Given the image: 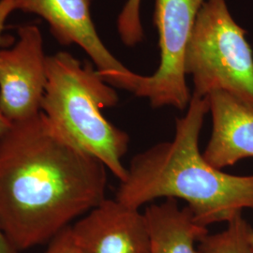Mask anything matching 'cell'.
<instances>
[{"label": "cell", "instance_id": "10", "mask_svg": "<svg viewBox=\"0 0 253 253\" xmlns=\"http://www.w3.org/2000/svg\"><path fill=\"white\" fill-rule=\"evenodd\" d=\"M149 234L148 253H202L200 240L208 234V227L196 222L188 207L181 208L176 199L168 198L145 209Z\"/></svg>", "mask_w": 253, "mask_h": 253}, {"label": "cell", "instance_id": "12", "mask_svg": "<svg viewBox=\"0 0 253 253\" xmlns=\"http://www.w3.org/2000/svg\"><path fill=\"white\" fill-rule=\"evenodd\" d=\"M141 0H126L118 19V33L123 43L132 47L144 39V29L140 19Z\"/></svg>", "mask_w": 253, "mask_h": 253}, {"label": "cell", "instance_id": "6", "mask_svg": "<svg viewBox=\"0 0 253 253\" xmlns=\"http://www.w3.org/2000/svg\"><path fill=\"white\" fill-rule=\"evenodd\" d=\"M17 9L44 19L61 45L76 44L89 55L104 81L134 93L140 74L132 73L110 53L91 18L92 0H16Z\"/></svg>", "mask_w": 253, "mask_h": 253}, {"label": "cell", "instance_id": "3", "mask_svg": "<svg viewBox=\"0 0 253 253\" xmlns=\"http://www.w3.org/2000/svg\"><path fill=\"white\" fill-rule=\"evenodd\" d=\"M46 73L42 112L69 142L123 182L127 172L122 160L129 136L101 112L118 104L117 91L90 63H83L67 52L47 56Z\"/></svg>", "mask_w": 253, "mask_h": 253}, {"label": "cell", "instance_id": "13", "mask_svg": "<svg viewBox=\"0 0 253 253\" xmlns=\"http://www.w3.org/2000/svg\"><path fill=\"white\" fill-rule=\"evenodd\" d=\"M45 253H79L73 239L71 226L64 229L49 242Z\"/></svg>", "mask_w": 253, "mask_h": 253}, {"label": "cell", "instance_id": "1", "mask_svg": "<svg viewBox=\"0 0 253 253\" xmlns=\"http://www.w3.org/2000/svg\"><path fill=\"white\" fill-rule=\"evenodd\" d=\"M107 168L42 112L0 138V227L21 253L50 242L105 198Z\"/></svg>", "mask_w": 253, "mask_h": 253}, {"label": "cell", "instance_id": "14", "mask_svg": "<svg viewBox=\"0 0 253 253\" xmlns=\"http://www.w3.org/2000/svg\"><path fill=\"white\" fill-rule=\"evenodd\" d=\"M17 9L16 0H0V42L2 40V32L5 27V23L10 13Z\"/></svg>", "mask_w": 253, "mask_h": 253}, {"label": "cell", "instance_id": "5", "mask_svg": "<svg viewBox=\"0 0 253 253\" xmlns=\"http://www.w3.org/2000/svg\"><path fill=\"white\" fill-rule=\"evenodd\" d=\"M206 0H156L155 25L159 32L161 61L150 76H140L133 93L154 108L184 110L191 94L186 81L185 55L198 12Z\"/></svg>", "mask_w": 253, "mask_h": 253}, {"label": "cell", "instance_id": "8", "mask_svg": "<svg viewBox=\"0 0 253 253\" xmlns=\"http://www.w3.org/2000/svg\"><path fill=\"white\" fill-rule=\"evenodd\" d=\"M79 253H148L144 213L118 200L104 199L71 226Z\"/></svg>", "mask_w": 253, "mask_h": 253}, {"label": "cell", "instance_id": "4", "mask_svg": "<svg viewBox=\"0 0 253 253\" xmlns=\"http://www.w3.org/2000/svg\"><path fill=\"white\" fill-rule=\"evenodd\" d=\"M192 95L222 91L253 109V54L246 31L232 17L226 0H206L185 55Z\"/></svg>", "mask_w": 253, "mask_h": 253}, {"label": "cell", "instance_id": "16", "mask_svg": "<svg viewBox=\"0 0 253 253\" xmlns=\"http://www.w3.org/2000/svg\"><path fill=\"white\" fill-rule=\"evenodd\" d=\"M11 126L12 123L0 113V138L9 130Z\"/></svg>", "mask_w": 253, "mask_h": 253}, {"label": "cell", "instance_id": "9", "mask_svg": "<svg viewBox=\"0 0 253 253\" xmlns=\"http://www.w3.org/2000/svg\"><path fill=\"white\" fill-rule=\"evenodd\" d=\"M212 131L203 156L221 170L253 158V109L222 91L208 96Z\"/></svg>", "mask_w": 253, "mask_h": 253}, {"label": "cell", "instance_id": "15", "mask_svg": "<svg viewBox=\"0 0 253 253\" xmlns=\"http://www.w3.org/2000/svg\"><path fill=\"white\" fill-rule=\"evenodd\" d=\"M0 253H21L13 245L10 243L8 237L0 227Z\"/></svg>", "mask_w": 253, "mask_h": 253}, {"label": "cell", "instance_id": "7", "mask_svg": "<svg viewBox=\"0 0 253 253\" xmlns=\"http://www.w3.org/2000/svg\"><path fill=\"white\" fill-rule=\"evenodd\" d=\"M18 42L0 50V113L17 123L42 113L47 73V56L40 28H18Z\"/></svg>", "mask_w": 253, "mask_h": 253}, {"label": "cell", "instance_id": "11", "mask_svg": "<svg viewBox=\"0 0 253 253\" xmlns=\"http://www.w3.org/2000/svg\"><path fill=\"white\" fill-rule=\"evenodd\" d=\"M226 229L205 235L200 240L202 253H253V228L239 215L227 223Z\"/></svg>", "mask_w": 253, "mask_h": 253}, {"label": "cell", "instance_id": "2", "mask_svg": "<svg viewBox=\"0 0 253 253\" xmlns=\"http://www.w3.org/2000/svg\"><path fill=\"white\" fill-rule=\"evenodd\" d=\"M208 113V97L191 95L186 115L176 119L172 140L132 158L116 199L140 209L159 198H179L188 204L196 222L205 227L228 223L244 209H253V174L222 172L200 151V133Z\"/></svg>", "mask_w": 253, "mask_h": 253}]
</instances>
